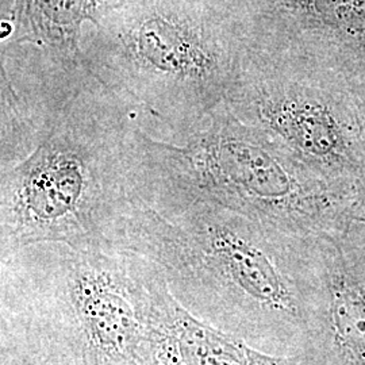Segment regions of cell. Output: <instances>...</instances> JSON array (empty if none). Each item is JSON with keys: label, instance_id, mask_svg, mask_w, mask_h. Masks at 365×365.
Instances as JSON below:
<instances>
[{"label": "cell", "instance_id": "277c9868", "mask_svg": "<svg viewBox=\"0 0 365 365\" xmlns=\"http://www.w3.org/2000/svg\"><path fill=\"white\" fill-rule=\"evenodd\" d=\"M137 113L88 78L48 138L0 172V253L43 242L117 249L134 202L128 138Z\"/></svg>", "mask_w": 365, "mask_h": 365}, {"label": "cell", "instance_id": "ba28073f", "mask_svg": "<svg viewBox=\"0 0 365 365\" xmlns=\"http://www.w3.org/2000/svg\"><path fill=\"white\" fill-rule=\"evenodd\" d=\"M90 76L81 60L1 43L0 172L22 163L48 138Z\"/></svg>", "mask_w": 365, "mask_h": 365}, {"label": "cell", "instance_id": "7c38bea8", "mask_svg": "<svg viewBox=\"0 0 365 365\" xmlns=\"http://www.w3.org/2000/svg\"><path fill=\"white\" fill-rule=\"evenodd\" d=\"M348 88L352 99L353 111L357 120L361 141L365 146V78H356L348 81Z\"/></svg>", "mask_w": 365, "mask_h": 365}, {"label": "cell", "instance_id": "3957f363", "mask_svg": "<svg viewBox=\"0 0 365 365\" xmlns=\"http://www.w3.org/2000/svg\"><path fill=\"white\" fill-rule=\"evenodd\" d=\"M128 153L133 195L158 212L207 202L291 235L329 238L354 222L353 190L317 173L225 103L179 143L137 122Z\"/></svg>", "mask_w": 365, "mask_h": 365}, {"label": "cell", "instance_id": "4fadbf2b", "mask_svg": "<svg viewBox=\"0 0 365 365\" xmlns=\"http://www.w3.org/2000/svg\"><path fill=\"white\" fill-rule=\"evenodd\" d=\"M351 214L353 221L365 223V178L354 187Z\"/></svg>", "mask_w": 365, "mask_h": 365}, {"label": "cell", "instance_id": "7a4b0ae2", "mask_svg": "<svg viewBox=\"0 0 365 365\" xmlns=\"http://www.w3.org/2000/svg\"><path fill=\"white\" fill-rule=\"evenodd\" d=\"M161 277L125 249L0 253V365H146Z\"/></svg>", "mask_w": 365, "mask_h": 365}, {"label": "cell", "instance_id": "6da1fadb", "mask_svg": "<svg viewBox=\"0 0 365 365\" xmlns=\"http://www.w3.org/2000/svg\"><path fill=\"white\" fill-rule=\"evenodd\" d=\"M315 238L207 202L158 212L134 199L117 249L156 264L202 322L299 363L309 348Z\"/></svg>", "mask_w": 365, "mask_h": 365}, {"label": "cell", "instance_id": "52a82bcc", "mask_svg": "<svg viewBox=\"0 0 365 365\" xmlns=\"http://www.w3.org/2000/svg\"><path fill=\"white\" fill-rule=\"evenodd\" d=\"M245 49L365 78V0H230Z\"/></svg>", "mask_w": 365, "mask_h": 365}, {"label": "cell", "instance_id": "9c48e42d", "mask_svg": "<svg viewBox=\"0 0 365 365\" xmlns=\"http://www.w3.org/2000/svg\"><path fill=\"white\" fill-rule=\"evenodd\" d=\"M299 365H365V223L317 237L309 348Z\"/></svg>", "mask_w": 365, "mask_h": 365}, {"label": "cell", "instance_id": "5b68a950", "mask_svg": "<svg viewBox=\"0 0 365 365\" xmlns=\"http://www.w3.org/2000/svg\"><path fill=\"white\" fill-rule=\"evenodd\" d=\"M81 52L106 88L182 140L225 103L245 45L226 0H125Z\"/></svg>", "mask_w": 365, "mask_h": 365}, {"label": "cell", "instance_id": "8fae6325", "mask_svg": "<svg viewBox=\"0 0 365 365\" xmlns=\"http://www.w3.org/2000/svg\"><path fill=\"white\" fill-rule=\"evenodd\" d=\"M125 0H11L1 18V43L31 45L81 60L84 24L99 26Z\"/></svg>", "mask_w": 365, "mask_h": 365}, {"label": "cell", "instance_id": "8992f818", "mask_svg": "<svg viewBox=\"0 0 365 365\" xmlns=\"http://www.w3.org/2000/svg\"><path fill=\"white\" fill-rule=\"evenodd\" d=\"M225 105L327 180L354 191L364 179L365 146L348 81L339 75L245 49Z\"/></svg>", "mask_w": 365, "mask_h": 365}, {"label": "cell", "instance_id": "30bf717a", "mask_svg": "<svg viewBox=\"0 0 365 365\" xmlns=\"http://www.w3.org/2000/svg\"><path fill=\"white\" fill-rule=\"evenodd\" d=\"M146 365H299L261 352L238 337L197 319L172 295L163 274L155 300Z\"/></svg>", "mask_w": 365, "mask_h": 365}]
</instances>
